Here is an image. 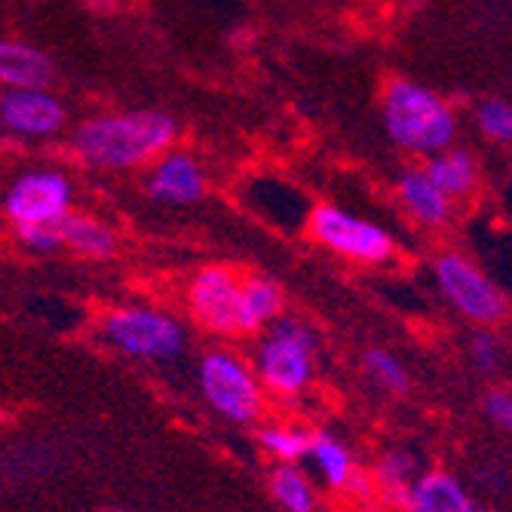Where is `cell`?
Segmentation results:
<instances>
[{
  "label": "cell",
  "mask_w": 512,
  "mask_h": 512,
  "mask_svg": "<svg viewBox=\"0 0 512 512\" xmlns=\"http://www.w3.org/2000/svg\"><path fill=\"white\" fill-rule=\"evenodd\" d=\"M178 120L157 108L117 111L83 120L74 135V154L96 169H138L163 157L178 142Z\"/></svg>",
  "instance_id": "1"
},
{
  "label": "cell",
  "mask_w": 512,
  "mask_h": 512,
  "mask_svg": "<svg viewBox=\"0 0 512 512\" xmlns=\"http://www.w3.org/2000/svg\"><path fill=\"white\" fill-rule=\"evenodd\" d=\"M384 129L396 148L433 157L454 145L457 114L433 89L396 77L384 89Z\"/></svg>",
  "instance_id": "2"
},
{
  "label": "cell",
  "mask_w": 512,
  "mask_h": 512,
  "mask_svg": "<svg viewBox=\"0 0 512 512\" xmlns=\"http://www.w3.org/2000/svg\"><path fill=\"white\" fill-rule=\"evenodd\" d=\"M319 338L304 319L283 316L264 325V338L255 350V375L264 393L273 396H301L316 375Z\"/></svg>",
  "instance_id": "3"
},
{
  "label": "cell",
  "mask_w": 512,
  "mask_h": 512,
  "mask_svg": "<svg viewBox=\"0 0 512 512\" xmlns=\"http://www.w3.org/2000/svg\"><path fill=\"white\" fill-rule=\"evenodd\" d=\"M197 384L203 399L230 424H255L264 414L267 393L255 368L230 350H209L200 359Z\"/></svg>",
  "instance_id": "4"
},
{
  "label": "cell",
  "mask_w": 512,
  "mask_h": 512,
  "mask_svg": "<svg viewBox=\"0 0 512 512\" xmlns=\"http://www.w3.org/2000/svg\"><path fill=\"white\" fill-rule=\"evenodd\" d=\"M102 332L111 347L142 362H169L184 353V325L154 307H117L105 313Z\"/></svg>",
  "instance_id": "5"
},
{
  "label": "cell",
  "mask_w": 512,
  "mask_h": 512,
  "mask_svg": "<svg viewBox=\"0 0 512 512\" xmlns=\"http://www.w3.org/2000/svg\"><path fill=\"white\" fill-rule=\"evenodd\" d=\"M307 230L322 249L356 264H384L396 252V243L387 227L332 203H322L310 212Z\"/></svg>",
  "instance_id": "6"
},
{
  "label": "cell",
  "mask_w": 512,
  "mask_h": 512,
  "mask_svg": "<svg viewBox=\"0 0 512 512\" xmlns=\"http://www.w3.org/2000/svg\"><path fill=\"white\" fill-rule=\"evenodd\" d=\"M433 273H436L439 292L463 319L482 325V329H491V325L503 322V316H506L503 292L467 255L442 252L433 264Z\"/></svg>",
  "instance_id": "7"
},
{
  "label": "cell",
  "mask_w": 512,
  "mask_h": 512,
  "mask_svg": "<svg viewBox=\"0 0 512 512\" xmlns=\"http://www.w3.org/2000/svg\"><path fill=\"white\" fill-rule=\"evenodd\" d=\"M71 203L74 184L59 169H31L19 175L4 197V209L16 227L59 221L65 212H71Z\"/></svg>",
  "instance_id": "8"
},
{
  "label": "cell",
  "mask_w": 512,
  "mask_h": 512,
  "mask_svg": "<svg viewBox=\"0 0 512 512\" xmlns=\"http://www.w3.org/2000/svg\"><path fill=\"white\" fill-rule=\"evenodd\" d=\"M243 276L224 264L203 267L188 286L191 316L212 335H237V304Z\"/></svg>",
  "instance_id": "9"
},
{
  "label": "cell",
  "mask_w": 512,
  "mask_h": 512,
  "mask_svg": "<svg viewBox=\"0 0 512 512\" xmlns=\"http://www.w3.org/2000/svg\"><path fill=\"white\" fill-rule=\"evenodd\" d=\"M65 117V105L50 89H7L0 96V126L19 138H53Z\"/></svg>",
  "instance_id": "10"
},
{
  "label": "cell",
  "mask_w": 512,
  "mask_h": 512,
  "mask_svg": "<svg viewBox=\"0 0 512 512\" xmlns=\"http://www.w3.org/2000/svg\"><path fill=\"white\" fill-rule=\"evenodd\" d=\"M145 191L151 200L166 206H197L206 200L209 181L203 166L184 151H166L154 160L145 178Z\"/></svg>",
  "instance_id": "11"
},
{
  "label": "cell",
  "mask_w": 512,
  "mask_h": 512,
  "mask_svg": "<svg viewBox=\"0 0 512 512\" xmlns=\"http://www.w3.org/2000/svg\"><path fill=\"white\" fill-rule=\"evenodd\" d=\"M56 62L40 46L25 40H0V86L4 89H50Z\"/></svg>",
  "instance_id": "12"
},
{
  "label": "cell",
  "mask_w": 512,
  "mask_h": 512,
  "mask_svg": "<svg viewBox=\"0 0 512 512\" xmlns=\"http://www.w3.org/2000/svg\"><path fill=\"white\" fill-rule=\"evenodd\" d=\"M396 197L402 209L430 230H439L454 215V200H448L424 169H405L396 181Z\"/></svg>",
  "instance_id": "13"
},
{
  "label": "cell",
  "mask_w": 512,
  "mask_h": 512,
  "mask_svg": "<svg viewBox=\"0 0 512 512\" xmlns=\"http://www.w3.org/2000/svg\"><path fill=\"white\" fill-rule=\"evenodd\" d=\"M56 234H59L62 249H68L80 258H92V261H108L120 249L117 234L105 221L83 215V212H74V209L56 221Z\"/></svg>",
  "instance_id": "14"
},
{
  "label": "cell",
  "mask_w": 512,
  "mask_h": 512,
  "mask_svg": "<svg viewBox=\"0 0 512 512\" xmlns=\"http://www.w3.org/2000/svg\"><path fill=\"white\" fill-rule=\"evenodd\" d=\"M411 512H485L470 491L448 473H424L405 494Z\"/></svg>",
  "instance_id": "15"
},
{
  "label": "cell",
  "mask_w": 512,
  "mask_h": 512,
  "mask_svg": "<svg viewBox=\"0 0 512 512\" xmlns=\"http://www.w3.org/2000/svg\"><path fill=\"white\" fill-rule=\"evenodd\" d=\"M424 172L448 200H463L479 188V160L467 148H445L430 157Z\"/></svg>",
  "instance_id": "16"
},
{
  "label": "cell",
  "mask_w": 512,
  "mask_h": 512,
  "mask_svg": "<svg viewBox=\"0 0 512 512\" xmlns=\"http://www.w3.org/2000/svg\"><path fill=\"white\" fill-rule=\"evenodd\" d=\"M279 313H283V289L267 276H243L237 304V335L261 332Z\"/></svg>",
  "instance_id": "17"
},
{
  "label": "cell",
  "mask_w": 512,
  "mask_h": 512,
  "mask_svg": "<svg viewBox=\"0 0 512 512\" xmlns=\"http://www.w3.org/2000/svg\"><path fill=\"white\" fill-rule=\"evenodd\" d=\"M307 457L313 460V467L319 470V476L325 479V485L341 491L350 488L356 479V460L350 454V448L332 436V433H310V445H307Z\"/></svg>",
  "instance_id": "18"
},
{
  "label": "cell",
  "mask_w": 512,
  "mask_h": 512,
  "mask_svg": "<svg viewBox=\"0 0 512 512\" xmlns=\"http://www.w3.org/2000/svg\"><path fill=\"white\" fill-rule=\"evenodd\" d=\"M270 491L286 512H313L316 509V491L295 463H283V467L273 470Z\"/></svg>",
  "instance_id": "19"
},
{
  "label": "cell",
  "mask_w": 512,
  "mask_h": 512,
  "mask_svg": "<svg viewBox=\"0 0 512 512\" xmlns=\"http://www.w3.org/2000/svg\"><path fill=\"white\" fill-rule=\"evenodd\" d=\"M362 365H365V375H368L371 381H375L381 390L396 393V396L408 393V387H411L408 368H405V365H402V359H399V356H393L390 350H381V347L368 350V353H365V359H362Z\"/></svg>",
  "instance_id": "20"
},
{
  "label": "cell",
  "mask_w": 512,
  "mask_h": 512,
  "mask_svg": "<svg viewBox=\"0 0 512 512\" xmlns=\"http://www.w3.org/2000/svg\"><path fill=\"white\" fill-rule=\"evenodd\" d=\"M417 470H421V467H417V457L414 454H408V451H390V454L381 457L375 476H378V482H381L384 491L399 494V500L405 503L408 488L414 485L417 476H421Z\"/></svg>",
  "instance_id": "21"
},
{
  "label": "cell",
  "mask_w": 512,
  "mask_h": 512,
  "mask_svg": "<svg viewBox=\"0 0 512 512\" xmlns=\"http://www.w3.org/2000/svg\"><path fill=\"white\" fill-rule=\"evenodd\" d=\"M258 442H261V448H264L270 457H276L279 463H298V460L307 457L310 433L295 430V427H276V424H270V427H264V430L258 433Z\"/></svg>",
  "instance_id": "22"
},
{
  "label": "cell",
  "mask_w": 512,
  "mask_h": 512,
  "mask_svg": "<svg viewBox=\"0 0 512 512\" xmlns=\"http://www.w3.org/2000/svg\"><path fill=\"white\" fill-rule=\"evenodd\" d=\"M476 129L494 145H509L512 138V108L506 99H485L476 105Z\"/></svg>",
  "instance_id": "23"
},
{
  "label": "cell",
  "mask_w": 512,
  "mask_h": 512,
  "mask_svg": "<svg viewBox=\"0 0 512 512\" xmlns=\"http://www.w3.org/2000/svg\"><path fill=\"white\" fill-rule=\"evenodd\" d=\"M19 230V240L25 249L37 252V255H53L62 252L59 246V234H56V221H46V224H22Z\"/></svg>",
  "instance_id": "24"
},
{
  "label": "cell",
  "mask_w": 512,
  "mask_h": 512,
  "mask_svg": "<svg viewBox=\"0 0 512 512\" xmlns=\"http://www.w3.org/2000/svg\"><path fill=\"white\" fill-rule=\"evenodd\" d=\"M470 359H473L476 371H482V375H494V371L500 368V338L488 329L476 332L470 341Z\"/></svg>",
  "instance_id": "25"
},
{
  "label": "cell",
  "mask_w": 512,
  "mask_h": 512,
  "mask_svg": "<svg viewBox=\"0 0 512 512\" xmlns=\"http://www.w3.org/2000/svg\"><path fill=\"white\" fill-rule=\"evenodd\" d=\"M485 414L491 424H497L500 430H509L512 427V396L506 390H491L485 396Z\"/></svg>",
  "instance_id": "26"
},
{
  "label": "cell",
  "mask_w": 512,
  "mask_h": 512,
  "mask_svg": "<svg viewBox=\"0 0 512 512\" xmlns=\"http://www.w3.org/2000/svg\"><path fill=\"white\" fill-rule=\"evenodd\" d=\"M99 7H114V4H120V0H96Z\"/></svg>",
  "instance_id": "27"
}]
</instances>
